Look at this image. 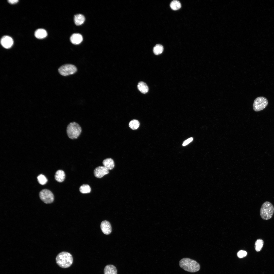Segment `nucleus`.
Here are the masks:
<instances>
[{
    "instance_id": "f257e3e1",
    "label": "nucleus",
    "mask_w": 274,
    "mask_h": 274,
    "mask_svg": "<svg viewBox=\"0 0 274 274\" xmlns=\"http://www.w3.org/2000/svg\"><path fill=\"white\" fill-rule=\"evenodd\" d=\"M56 260L57 264L63 268L70 267L73 262V258L70 253L63 251L59 253L57 255Z\"/></svg>"
},
{
    "instance_id": "f03ea898",
    "label": "nucleus",
    "mask_w": 274,
    "mask_h": 274,
    "mask_svg": "<svg viewBox=\"0 0 274 274\" xmlns=\"http://www.w3.org/2000/svg\"><path fill=\"white\" fill-rule=\"evenodd\" d=\"M180 267L185 270L191 272L198 271L200 267L196 261L190 259L185 258L181 260L179 262Z\"/></svg>"
},
{
    "instance_id": "7ed1b4c3",
    "label": "nucleus",
    "mask_w": 274,
    "mask_h": 274,
    "mask_svg": "<svg viewBox=\"0 0 274 274\" xmlns=\"http://www.w3.org/2000/svg\"><path fill=\"white\" fill-rule=\"evenodd\" d=\"M82 132L80 126L75 122H70L67 126L66 133L68 138L72 140L77 139Z\"/></svg>"
},
{
    "instance_id": "20e7f679",
    "label": "nucleus",
    "mask_w": 274,
    "mask_h": 274,
    "mask_svg": "<svg viewBox=\"0 0 274 274\" xmlns=\"http://www.w3.org/2000/svg\"><path fill=\"white\" fill-rule=\"evenodd\" d=\"M260 212L261 216L262 219L269 220L271 218L274 213V206L270 202L265 201L262 205Z\"/></svg>"
},
{
    "instance_id": "39448f33",
    "label": "nucleus",
    "mask_w": 274,
    "mask_h": 274,
    "mask_svg": "<svg viewBox=\"0 0 274 274\" xmlns=\"http://www.w3.org/2000/svg\"><path fill=\"white\" fill-rule=\"evenodd\" d=\"M77 71L76 67L71 64H66L60 66L58 69V71L61 75L67 76L73 74Z\"/></svg>"
},
{
    "instance_id": "423d86ee",
    "label": "nucleus",
    "mask_w": 274,
    "mask_h": 274,
    "mask_svg": "<svg viewBox=\"0 0 274 274\" xmlns=\"http://www.w3.org/2000/svg\"><path fill=\"white\" fill-rule=\"evenodd\" d=\"M268 101L265 97H259L254 100L253 104V109L255 111H259L265 108L268 104Z\"/></svg>"
},
{
    "instance_id": "0eeeda50",
    "label": "nucleus",
    "mask_w": 274,
    "mask_h": 274,
    "mask_svg": "<svg viewBox=\"0 0 274 274\" xmlns=\"http://www.w3.org/2000/svg\"><path fill=\"white\" fill-rule=\"evenodd\" d=\"M39 196L41 199L46 204L53 202L54 200V197L52 192L49 190L44 189L40 192Z\"/></svg>"
},
{
    "instance_id": "6e6552de",
    "label": "nucleus",
    "mask_w": 274,
    "mask_h": 274,
    "mask_svg": "<svg viewBox=\"0 0 274 274\" xmlns=\"http://www.w3.org/2000/svg\"><path fill=\"white\" fill-rule=\"evenodd\" d=\"M109 170L104 166H99L96 168L94 171L95 176L98 178H101L109 173Z\"/></svg>"
},
{
    "instance_id": "1a4fd4ad",
    "label": "nucleus",
    "mask_w": 274,
    "mask_h": 274,
    "mask_svg": "<svg viewBox=\"0 0 274 274\" xmlns=\"http://www.w3.org/2000/svg\"><path fill=\"white\" fill-rule=\"evenodd\" d=\"M1 42L2 45L5 48H9L12 46L13 43L12 39L10 37L5 36L1 39Z\"/></svg>"
},
{
    "instance_id": "9d476101",
    "label": "nucleus",
    "mask_w": 274,
    "mask_h": 274,
    "mask_svg": "<svg viewBox=\"0 0 274 274\" xmlns=\"http://www.w3.org/2000/svg\"><path fill=\"white\" fill-rule=\"evenodd\" d=\"M100 228L103 233L106 235L110 234L111 232V225L110 222L107 220H104L101 222Z\"/></svg>"
},
{
    "instance_id": "9b49d317",
    "label": "nucleus",
    "mask_w": 274,
    "mask_h": 274,
    "mask_svg": "<svg viewBox=\"0 0 274 274\" xmlns=\"http://www.w3.org/2000/svg\"><path fill=\"white\" fill-rule=\"evenodd\" d=\"M83 37L82 35L78 33L73 34L70 38L71 42L74 44H78L83 40Z\"/></svg>"
},
{
    "instance_id": "f8f14e48",
    "label": "nucleus",
    "mask_w": 274,
    "mask_h": 274,
    "mask_svg": "<svg viewBox=\"0 0 274 274\" xmlns=\"http://www.w3.org/2000/svg\"><path fill=\"white\" fill-rule=\"evenodd\" d=\"M104 274H117V269L113 265H108L104 268Z\"/></svg>"
},
{
    "instance_id": "ddd939ff",
    "label": "nucleus",
    "mask_w": 274,
    "mask_h": 274,
    "mask_svg": "<svg viewBox=\"0 0 274 274\" xmlns=\"http://www.w3.org/2000/svg\"><path fill=\"white\" fill-rule=\"evenodd\" d=\"M102 163L104 166L108 170L112 169L114 166V163L113 160L111 158H108L104 160Z\"/></svg>"
},
{
    "instance_id": "4468645a",
    "label": "nucleus",
    "mask_w": 274,
    "mask_h": 274,
    "mask_svg": "<svg viewBox=\"0 0 274 274\" xmlns=\"http://www.w3.org/2000/svg\"><path fill=\"white\" fill-rule=\"evenodd\" d=\"M65 174L64 171L62 170H58L55 175V179L59 182H62L64 180Z\"/></svg>"
},
{
    "instance_id": "2eb2a0df",
    "label": "nucleus",
    "mask_w": 274,
    "mask_h": 274,
    "mask_svg": "<svg viewBox=\"0 0 274 274\" xmlns=\"http://www.w3.org/2000/svg\"><path fill=\"white\" fill-rule=\"evenodd\" d=\"M85 20L84 16L82 14H78L75 15L74 17V21L77 25H80L83 24Z\"/></svg>"
},
{
    "instance_id": "dca6fc26",
    "label": "nucleus",
    "mask_w": 274,
    "mask_h": 274,
    "mask_svg": "<svg viewBox=\"0 0 274 274\" xmlns=\"http://www.w3.org/2000/svg\"><path fill=\"white\" fill-rule=\"evenodd\" d=\"M137 87L139 90L142 93H146L148 91V86L145 83L143 82H139L138 84Z\"/></svg>"
},
{
    "instance_id": "f3484780",
    "label": "nucleus",
    "mask_w": 274,
    "mask_h": 274,
    "mask_svg": "<svg viewBox=\"0 0 274 274\" xmlns=\"http://www.w3.org/2000/svg\"><path fill=\"white\" fill-rule=\"evenodd\" d=\"M35 35L37 38L41 39L46 37L47 35V33L45 30L43 29H38L35 31Z\"/></svg>"
},
{
    "instance_id": "a211bd4d",
    "label": "nucleus",
    "mask_w": 274,
    "mask_h": 274,
    "mask_svg": "<svg viewBox=\"0 0 274 274\" xmlns=\"http://www.w3.org/2000/svg\"><path fill=\"white\" fill-rule=\"evenodd\" d=\"M264 244L263 241L261 239H258L256 241L254 245L255 249L257 252L260 251L262 249Z\"/></svg>"
},
{
    "instance_id": "6ab92c4d",
    "label": "nucleus",
    "mask_w": 274,
    "mask_h": 274,
    "mask_svg": "<svg viewBox=\"0 0 274 274\" xmlns=\"http://www.w3.org/2000/svg\"><path fill=\"white\" fill-rule=\"evenodd\" d=\"M170 6L172 9L174 10H177L181 8V3L179 1L174 0L171 2Z\"/></svg>"
},
{
    "instance_id": "aec40b11",
    "label": "nucleus",
    "mask_w": 274,
    "mask_h": 274,
    "mask_svg": "<svg viewBox=\"0 0 274 274\" xmlns=\"http://www.w3.org/2000/svg\"><path fill=\"white\" fill-rule=\"evenodd\" d=\"M163 50V46L160 44L156 45L153 47V51L156 55H159L162 53Z\"/></svg>"
},
{
    "instance_id": "412c9836",
    "label": "nucleus",
    "mask_w": 274,
    "mask_h": 274,
    "mask_svg": "<svg viewBox=\"0 0 274 274\" xmlns=\"http://www.w3.org/2000/svg\"><path fill=\"white\" fill-rule=\"evenodd\" d=\"M79 191L82 193H88L90 192L91 188L89 185L84 184L80 186L79 188Z\"/></svg>"
},
{
    "instance_id": "4be33fe9",
    "label": "nucleus",
    "mask_w": 274,
    "mask_h": 274,
    "mask_svg": "<svg viewBox=\"0 0 274 274\" xmlns=\"http://www.w3.org/2000/svg\"><path fill=\"white\" fill-rule=\"evenodd\" d=\"M140 125L139 122L136 119H133L130 122L129 124L130 127L133 130L137 129Z\"/></svg>"
},
{
    "instance_id": "5701e85b",
    "label": "nucleus",
    "mask_w": 274,
    "mask_h": 274,
    "mask_svg": "<svg viewBox=\"0 0 274 274\" xmlns=\"http://www.w3.org/2000/svg\"><path fill=\"white\" fill-rule=\"evenodd\" d=\"M37 179L39 183L41 184L44 185L47 182V180L46 177L42 174H40L37 177Z\"/></svg>"
},
{
    "instance_id": "b1692460",
    "label": "nucleus",
    "mask_w": 274,
    "mask_h": 274,
    "mask_svg": "<svg viewBox=\"0 0 274 274\" xmlns=\"http://www.w3.org/2000/svg\"><path fill=\"white\" fill-rule=\"evenodd\" d=\"M247 254V252L243 250L239 251L237 253V256L239 258H242L245 257Z\"/></svg>"
},
{
    "instance_id": "393cba45",
    "label": "nucleus",
    "mask_w": 274,
    "mask_h": 274,
    "mask_svg": "<svg viewBox=\"0 0 274 274\" xmlns=\"http://www.w3.org/2000/svg\"><path fill=\"white\" fill-rule=\"evenodd\" d=\"M193 138H190L186 140L182 144V145L184 146L187 145L189 143L191 142L193 140Z\"/></svg>"
},
{
    "instance_id": "a878e982",
    "label": "nucleus",
    "mask_w": 274,
    "mask_h": 274,
    "mask_svg": "<svg viewBox=\"0 0 274 274\" xmlns=\"http://www.w3.org/2000/svg\"><path fill=\"white\" fill-rule=\"evenodd\" d=\"M8 1L10 4H14L18 2L19 1L18 0H9Z\"/></svg>"
}]
</instances>
